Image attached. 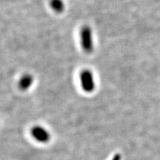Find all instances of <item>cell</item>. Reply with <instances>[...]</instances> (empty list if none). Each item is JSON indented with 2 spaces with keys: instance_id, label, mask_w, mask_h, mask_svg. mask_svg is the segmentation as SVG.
I'll return each mask as SVG.
<instances>
[{
  "instance_id": "obj_1",
  "label": "cell",
  "mask_w": 160,
  "mask_h": 160,
  "mask_svg": "<svg viewBox=\"0 0 160 160\" xmlns=\"http://www.w3.org/2000/svg\"><path fill=\"white\" fill-rule=\"evenodd\" d=\"M81 46L85 52L91 53L93 50V39L92 30L89 26H84L80 32Z\"/></svg>"
},
{
  "instance_id": "obj_2",
  "label": "cell",
  "mask_w": 160,
  "mask_h": 160,
  "mask_svg": "<svg viewBox=\"0 0 160 160\" xmlns=\"http://www.w3.org/2000/svg\"><path fill=\"white\" fill-rule=\"evenodd\" d=\"M81 87L84 92L92 93L96 89V82L93 73L89 69H84L79 75Z\"/></svg>"
},
{
  "instance_id": "obj_3",
  "label": "cell",
  "mask_w": 160,
  "mask_h": 160,
  "mask_svg": "<svg viewBox=\"0 0 160 160\" xmlns=\"http://www.w3.org/2000/svg\"><path fill=\"white\" fill-rule=\"evenodd\" d=\"M32 137L40 143H47L51 139V134L48 130L42 126H34L30 130Z\"/></svg>"
},
{
  "instance_id": "obj_4",
  "label": "cell",
  "mask_w": 160,
  "mask_h": 160,
  "mask_svg": "<svg viewBox=\"0 0 160 160\" xmlns=\"http://www.w3.org/2000/svg\"><path fill=\"white\" fill-rule=\"evenodd\" d=\"M34 82V79L33 76L31 74L26 73L24 74L20 78L18 82V87L21 91L25 92L28 90L32 86Z\"/></svg>"
},
{
  "instance_id": "obj_5",
  "label": "cell",
  "mask_w": 160,
  "mask_h": 160,
  "mask_svg": "<svg viewBox=\"0 0 160 160\" xmlns=\"http://www.w3.org/2000/svg\"><path fill=\"white\" fill-rule=\"evenodd\" d=\"M50 7L55 12L60 13L63 12L65 4L63 0H50Z\"/></svg>"
},
{
  "instance_id": "obj_6",
  "label": "cell",
  "mask_w": 160,
  "mask_h": 160,
  "mask_svg": "<svg viewBox=\"0 0 160 160\" xmlns=\"http://www.w3.org/2000/svg\"><path fill=\"white\" fill-rule=\"evenodd\" d=\"M121 159H122V156L119 153H116L112 159V160H121Z\"/></svg>"
}]
</instances>
